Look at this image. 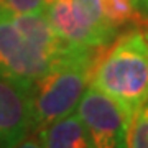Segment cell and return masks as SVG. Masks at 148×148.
<instances>
[{
  "label": "cell",
  "mask_w": 148,
  "mask_h": 148,
  "mask_svg": "<svg viewBox=\"0 0 148 148\" xmlns=\"http://www.w3.org/2000/svg\"><path fill=\"white\" fill-rule=\"evenodd\" d=\"M128 148H148V101L133 115L128 132Z\"/></svg>",
  "instance_id": "9c48e42d"
},
{
  "label": "cell",
  "mask_w": 148,
  "mask_h": 148,
  "mask_svg": "<svg viewBox=\"0 0 148 148\" xmlns=\"http://www.w3.org/2000/svg\"><path fill=\"white\" fill-rule=\"evenodd\" d=\"M16 148H43V147H41V143H40V140H38V137L33 133V135H28Z\"/></svg>",
  "instance_id": "7c38bea8"
},
{
  "label": "cell",
  "mask_w": 148,
  "mask_h": 148,
  "mask_svg": "<svg viewBox=\"0 0 148 148\" xmlns=\"http://www.w3.org/2000/svg\"><path fill=\"white\" fill-rule=\"evenodd\" d=\"M32 87L0 71V148H16L33 133Z\"/></svg>",
  "instance_id": "8992f818"
},
{
  "label": "cell",
  "mask_w": 148,
  "mask_h": 148,
  "mask_svg": "<svg viewBox=\"0 0 148 148\" xmlns=\"http://www.w3.org/2000/svg\"><path fill=\"white\" fill-rule=\"evenodd\" d=\"M145 36H147V40H148V30H147V32H145Z\"/></svg>",
  "instance_id": "4fadbf2b"
},
{
  "label": "cell",
  "mask_w": 148,
  "mask_h": 148,
  "mask_svg": "<svg viewBox=\"0 0 148 148\" xmlns=\"http://www.w3.org/2000/svg\"><path fill=\"white\" fill-rule=\"evenodd\" d=\"M33 133L43 148H95L89 130L76 112L43 125Z\"/></svg>",
  "instance_id": "52a82bcc"
},
{
  "label": "cell",
  "mask_w": 148,
  "mask_h": 148,
  "mask_svg": "<svg viewBox=\"0 0 148 148\" xmlns=\"http://www.w3.org/2000/svg\"><path fill=\"white\" fill-rule=\"evenodd\" d=\"M45 13L58 36L66 41L104 48L119 36L104 20L99 0H51Z\"/></svg>",
  "instance_id": "3957f363"
},
{
  "label": "cell",
  "mask_w": 148,
  "mask_h": 148,
  "mask_svg": "<svg viewBox=\"0 0 148 148\" xmlns=\"http://www.w3.org/2000/svg\"><path fill=\"white\" fill-rule=\"evenodd\" d=\"M51 0H0V5L12 13H45Z\"/></svg>",
  "instance_id": "30bf717a"
},
{
  "label": "cell",
  "mask_w": 148,
  "mask_h": 148,
  "mask_svg": "<svg viewBox=\"0 0 148 148\" xmlns=\"http://www.w3.org/2000/svg\"><path fill=\"white\" fill-rule=\"evenodd\" d=\"M135 8H137L138 15L142 16L143 25L148 27V0H132Z\"/></svg>",
  "instance_id": "8fae6325"
},
{
  "label": "cell",
  "mask_w": 148,
  "mask_h": 148,
  "mask_svg": "<svg viewBox=\"0 0 148 148\" xmlns=\"http://www.w3.org/2000/svg\"><path fill=\"white\" fill-rule=\"evenodd\" d=\"M74 112L87 127L95 148H128L133 117L92 82H89Z\"/></svg>",
  "instance_id": "277c9868"
},
{
  "label": "cell",
  "mask_w": 148,
  "mask_h": 148,
  "mask_svg": "<svg viewBox=\"0 0 148 148\" xmlns=\"http://www.w3.org/2000/svg\"><path fill=\"white\" fill-rule=\"evenodd\" d=\"M94 46L69 41L54 68L32 87V125L40 127L76 110L97 64Z\"/></svg>",
  "instance_id": "6da1fadb"
},
{
  "label": "cell",
  "mask_w": 148,
  "mask_h": 148,
  "mask_svg": "<svg viewBox=\"0 0 148 148\" xmlns=\"http://www.w3.org/2000/svg\"><path fill=\"white\" fill-rule=\"evenodd\" d=\"M58 59L30 41L0 5V71L28 86L45 77Z\"/></svg>",
  "instance_id": "5b68a950"
},
{
  "label": "cell",
  "mask_w": 148,
  "mask_h": 148,
  "mask_svg": "<svg viewBox=\"0 0 148 148\" xmlns=\"http://www.w3.org/2000/svg\"><path fill=\"white\" fill-rule=\"evenodd\" d=\"M99 5H101L104 20L112 28H115L117 32H120V28L133 25V23L143 25L142 16L138 15L132 0H99Z\"/></svg>",
  "instance_id": "ba28073f"
},
{
  "label": "cell",
  "mask_w": 148,
  "mask_h": 148,
  "mask_svg": "<svg viewBox=\"0 0 148 148\" xmlns=\"http://www.w3.org/2000/svg\"><path fill=\"white\" fill-rule=\"evenodd\" d=\"M90 82L115 99L130 115L148 101V40L130 30L117 40L104 58L97 59Z\"/></svg>",
  "instance_id": "7a4b0ae2"
}]
</instances>
